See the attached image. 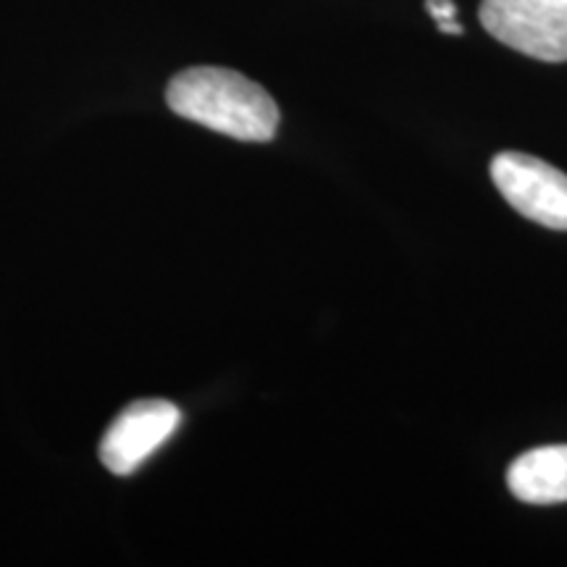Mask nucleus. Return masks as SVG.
<instances>
[{"instance_id": "1", "label": "nucleus", "mask_w": 567, "mask_h": 567, "mask_svg": "<svg viewBox=\"0 0 567 567\" xmlns=\"http://www.w3.org/2000/svg\"><path fill=\"white\" fill-rule=\"evenodd\" d=\"M176 116L243 142H268L279 130V105L245 74L221 66L184 69L168 82Z\"/></svg>"}, {"instance_id": "2", "label": "nucleus", "mask_w": 567, "mask_h": 567, "mask_svg": "<svg viewBox=\"0 0 567 567\" xmlns=\"http://www.w3.org/2000/svg\"><path fill=\"white\" fill-rule=\"evenodd\" d=\"M481 24L530 59L567 61V0H484Z\"/></svg>"}, {"instance_id": "3", "label": "nucleus", "mask_w": 567, "mask_h": 567, "mask_svg": "<svg viewBox=\"0 0 567 567\" xmlns=\"http://www.w3.org/2000/svg\"><path fill=\"white\" fill-rule=\"evenodd\" d=\"M492 179L513 208L547 229L567 231V174L526 153H499Z\"/></svg>"}, {"instance_id": "4", "label": "nucleus", "mask_w": 567, "mask_h": 567, "mask_svg": "<svg viewBox=\"0 0 567 567\" xmlns=\"http://www.w3.org/2000/svg\"><path fill=\"white\" fill-rule=\"evenodd\" d=\"M182 410L166 400L132 402L109 425L101 442V463L113 476H132L176 434Z\"/></svg>"}, {"instance_id": "5", "label": "nucleus", "mask_w": 567, "mask_h": 567, "mask_svg": "<svg viewBox=\"0 0 567 567\" xmlns=\"http://www.w3.org/2000/svg\"><path fill=\"white\" fill-rule=\"evenodd\" d=\"M507 486L526 505L567 502V444L538 446L509 465Z\"/></svg>"}, {"instance_id": "6", "label": "nucleus", "mask_w": 567, "mask_h": 567, "mask_svg": "<svg viewBox=\"0 0 567 567\" xmlns=\"http://www.w3.org/2000/svg\"><path fill=\"white\" fill-rule=\"evenodd\" d=\"M425 11L434 17V21H446L457 17V6L452 0H425Z\"/></svg>"}, {"instance_id": "7", "label": "nucleus", "mask_w": 567, "mask_h": 567, "mask_svg": "<svg viewBox=\"0 0 567 567\" xmlns=\"http://www.w3.org/2000/svg\"><path fill=\"white\" fill-rule=\"evenodd\" d=\"M439 32L444 34H463V24H457V19H446V21H436Z\"/></svg>"}]
</instances>
